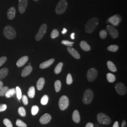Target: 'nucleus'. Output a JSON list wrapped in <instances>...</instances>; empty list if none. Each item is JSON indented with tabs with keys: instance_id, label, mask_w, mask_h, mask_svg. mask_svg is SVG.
Instances as JSON below:
<instances>
[{
	"instance_id": "43",
	"label": "nucleus",
	"mask_w": 127,
	"mask_h": 127,
	"mask_svg": "<svg viewBox=\"0 0 127 127\" xmlns=\"http://www.w3.org/2000/svg\"><path fill=\"white\" fill-rule=\"evenodd\" d=\"M7 108V106L6 104H0V112L5 111Z\"/></svg>"
},
{
	"instance_id": "26",
	"label": "nucleus",
	"mask_w": 127,
	"mask_h": 127,
	"mask_svg": "<svg viewBox=\"0 0 127 127\" xmlns=\"http://www.w3.org/2000/svg\"><path fill=\"white\" fill-rule=\"evenodd\" d=\"M63 66V63L62 62H60L58 64L55 68V73L56 74H59V73H61Z\"/></svg>"
},
{
	"instance_id": "37",
	"label": "nucleus",
	"mask_w": 127,
	"mask_h": 127,
	"mask_svg": "<svg viewBox=\"0 0 127 127\" xmlns=\"http://www.w3.org/2000/svg\"><path fill=\"white\" fill-rule=\"evenodd\" d=\"M3 123L7 127H13L12 123L8 119H4L3 121Z\"/></svg>"
},
{
	"instance_id": "17",
	"label": "nucleus",
	"mask_w": 127,
	"mask_h": 127,
	"mask_svg": "<svg viewBox=\"0 0 127 127\" xmlns=\"http://www.w3.org/2000/svg\"><path fill=\"white\" fill-rule=\"evenodd\" d=\"M32 67L31 65H27L23 69L22 72L21 73V75L23 77H26L29 75L32 72Z\"/></svg>"
},
{
	"instance_id": "4",
	"label": "nucleus",
	"mask_w": 127,
	"mask_h": 127,
	"mask_svg": "<svg viewBox=\"0 0 127 127\" xmlns=\"http://www.w3.org/2000/svg\"><path fill=\"white\" fill-rule=\"evenodd\" d=\"M94 93L91 89H87L84 92L83 94L82 101L84 104H90L93 99Z\"/></svg>"
},
{
	"instance_id": "30",
	"label": "nucleus",
	"mask_w": 127,
	"mask_h": 127,
	"mask_svg": "<svg viewBox=\"0 0 127 127\" xmlns=\"http://www.w3.org/2000/svg\"><path fill=\"white\" fill-rule=\"evenodd\" d=\"M49 101V96L47 95H43L41 100V103L42 105H46L48 104Z\"/></svg>"
},
{
	"instance_id": "36",
	"label": "nucleus",
	"mask_w": 127,
	"mask_h": 127,
	"mask_svg": "<svg viewBox=\"0 0 127 127\" xmlns=\"http://www.w3.org/2000/svg\"><path fill=\"white\" fill-rule=\"evenodd\" d=\"M16 95H17V98L18 100H19L20 99H21V97L22 95L21 89L19 87H17L16 88Z\"/></svg>"
},
{
	"instance_id": "28",
	"label": "nucleus",
	"mask_w": 127,
	"mask_h": 127,
	"mask_svg": "<svg viewBox=\"0 0 127 127\" xmlns=\"http://www.w3.org/2000/svg\"><path fill=\"white\" fill-rule=\"evenodd\" d=\"M55 89L57 92H59L61 90V83L59 80L56 81L54 84Z\"/></svg>"
},
{
	"instance_id": "25",
	"label": "nucleus",
	"mask_w": 127,
	"mask_h": 127,
	"mask_svg": "<svg viewBox=\"0 0 127 127\" xmlns=\"http://www.w3.org/2000/svg\"><path fill=\"white\" fill-rule=\"evenodd\" d=\"M35 88L33 86H31L29 89V90L28 91L27 94L29 97L30 98H33L34 95H35Z\"/></svg>"
},
{
	"instance_id": "45",
	"label": "nucleus",
	"mask_w": 127,
	"mask_h": 127,
	"mask_svg": "<svg viewBox=\"0 0 127 127\" xmlns=\"http://www.w3.org/2000/svg\"><path fill=\"white\" fill-rule=\"evenodd\" d=\"M122 127H127V124H126V121L125 120H124V121H123Z\"/></svg>"
},
{
	"instance_id": "47",
	"label": "nucleus",
	"mask_w": 127,
	"mask_h": 127,
	"mask_svg": "<svg viewBox=\"0 0 127 127\" xmlns=\"http://www.w3.org/2000/svg\"><path fill=\"white\" fill-rule=\"evenodd\" d=\"M113 127H119V123L118 122H115V123H114V125Z\"/></svg>"
},
{
	"instance_id": "7",
	"label": "nucleus",
	"mask_w": 127,
	"mask_h": 127,
	"mask_svg": "<svg viewBox=\"0 0 127 127\" xmlns=\"http://www.w3.org/2000/svg\"><path fill=\"white\" fill-rule=\"evenodd\" d=\"M97 76V71L95 68L90 69L87 72V78L88 80L90 82L94 81Z\"/></svg>"
},
{
	"instance_id": "41",
	"label": "nucleus",
	"mask_w": 127,
	"mask_h": 127,
	"mask_svg": "<svg viewBox=\"0 0 127 127\" xmlns=\"http://www.w3.org/2000/svg\"><path fill=\"white\" fill-rule=\"evenodd\" d=\"M21 98H22V100L23 101L24 104L25 105L28 104V98H27V95H22Z\"/></svg>"
},
{
	"instance_id": "3",
	"label": "nucleus",
	"mask_w": 127,
	"mask_h": 127,
	"mask_svg": "<svg viewBox=\"0 0 127 127\" xmlns=\"http://www.w3.org/2000/svg\"><path fill=\"white\" fill-rule=\"evenodd\" d=\"M68 4L66 0H60L57 5L55 12L58 15H61L63 14L67 8Z\"/></svg>"
},
{
	"instance_id": "40",
	"label": "nucleus",
	"mask_w": 127,
	"mask_h": 127,
	"mask_svg": "<svg viewBox=\"0 0 127 127\" xmlns=\"http://www.w3.org/2000/svg\"><path fill=\"white\" fill-rule=\"evenodd\" d=\"M107 32H106V31L105 30H103L101 31L100 32H99V36H100V37L101 39H105V38L106 37V36H107Z\"/></svg>"
},
{
	"instance_id": "46",
	"label": "nucleus",
	"mask_w": 127,
	"mask_h": 127,
	"mask_svg": "<svg viewBox=\"0 0 127 127\" xmlns=\"http://www.w3.org/2000/svg\"><path fill=\"white\" fill-rule=\"evenodd\" d=\"M67 32V29L66 28H64L63 29V30L62 31V33L63 34H65Z\"/></svg>"
},
{
	"instance_id": "33",
	"label": "nucleus",
	"mask_w": 127,
	"mask_h": 127,
	"mask_svg": "<svg viewBox=\"0 0 127 127\" xmlns=\"http://www.w3.org/2000/svg\"><path fill=\"white\" fill-rule=\"evenodd\" d=\"M9 89L8 87L5 86L2 87L0 89V96H4L6 92Z\"/></svg>"
},
{
	"instance_id": "11",
	"label": "nucleus",
	"mask_w": 127,
	"mask_h": 127,
	"mask_svg": "<svg viewBox=\"0 0 127 127\" xmlns=\"http://www.w3.org/2000/svg\"><path fill=\"white\" fill-rule=\"evenodd\" d=\"M107 31L109 32V34L113 39H116L119 36L118 30L114 27L113 26L108 25L106 27Z\"/></svg>"
},
{
	"instance_id": "50",
	"label": "nucleus",
	"mask_w": 127,
	"mask_h": 127,
	"mask_svg": "<svg viewBox=\"0 0 127 127\" xmlns=\"http://www.w3.org/2000/svg\"><path fill=\"white\" fill-rule=\"evenodd\" d=\"M34 0V1H39V0Z\"/></svg>"
},
{
	"instance_id": "22",
	"label": "nucleus",
	"mask_w": 127,
	"mask_h": 127,
	"mask_svg": "<svg viewBox=\"0 0 127 127\" xmlns=\"http://www.w3.org/2000/svg\"><path fill=\"white\" fill-rule=\"evenodd\" d=\"M15 94H16V89L14 88H12L9 89L6 92L5 96L7 98H9L12 96H13Z\"/></svg>"
},
{
	"instance_id": "34",
	"label": "nucleus",
	"mask_w": 127,
	"mask_h": 127,
	"mask_svg": "<svg viewBox=\"0 0 127 127\" xmlns=\"http://www.w3.org/2000/svg\"><path fill=\"white\" fill-rule=\"evenodd\" d=\"M39 107L37 105H33L31 108V113L32 115H35L39 112Z\"/></svg>"
},
{
	"instance_id": "5",
	"label": "nucleus",
	"mask_w": 127,
	"mask_h": 127,
	"mask_svg": "<svg viewBox=\"0 0 127 127\" xmlns=\"http://www.w3.org/2000/svg\"><path fill=\"white\" fill-rule=\"evenodd\" d=\"M98 122L104 125H109L111 122V120L109 117L103 113H99L97 115Z\"/></svg>"
},
{
	"instance_id": "1",
	"label": "nucleus",
	"mask_w": 127,
	"mask_h": 127,
	"mask_svg": "<svg viewBox=\"0 0 127 127\" xmlns=\"http://www.w3.org/2000/svg\"><path fill=\"white\" fill-rule=\"evenodd\" d=\"M98 19L97 18H93L87 22L85 26V30L87 33H91L94 31L98 24Z\"/></svg>"
},
{
	"instance_id": "12",
	"label": "nucleus",
	"mask_w": 127,
	"mask_h": 127,
	"mask_svg": "<svg viewBox=\"0 0 127 127\" xmlns=\"http://www.w3.org/2000/svg\"><path fill=\"white\" fill-rule=\"evenodd\" d=\"M28 5V0H18V10L20 13H25Z\"/></svg>"
},
{
	"instance_id": "6",
	"label": "nucleus",
	"mask_w": 127,
	"mask_h": 127,
	"mask_svg": "<svg viewBox=\"0 0 127 127\" xmlns=\"http://www.w3.org/2000/svg\"><path fill=\"white\" fill-rule=\"evenodd\" d=\"M69 104V101L68 97L66 95L62 96L59 101V108L62 110L64 111L67 108Z\"/></svg>"
},
{
	"instance_id": "31",
	"label": "nucleus",
	"mask_w": 127,
	"mask_h": 127,
	"mask_svg": "<svg viewBox=\"0 0 127 127\" xmlns=\"http://www.w3.org/2000/svg\"><path fill=\"white\" fill-rule=\"evenodd\" d=\"M18 113L19 114L22 116V117H25L26 115V110L22 106H21L19 107L18 109Z\"/></svg>"
},
{
	"instance_id": "32",
	"label": "nucleus",
	"mask_w": 127,
	"mask_h": 127,
	"mask_svg": "<svg viewBox=\"0 0 127 127\" xmlns=\"http://www.w3.org/2000/svg\"><path fill=\"white\" fill-rule=\"evenodd\" d=\"M119 47L116 45H112L107 47V50L112 52H116L118 50Z\"/></svg>"
},
{
	"instance_id": "24",
	"label": "nucleus",
	"mask_w": 127,
	"mask_h": 127,
	"mask_svg": "<svg viewBox=\"0 0 127 127\" xmlns=\"http://www.w3.org/2000/svg\"><path fill=\"white\" fill-rule=\"evenodd\" d=\"M107 65L109 70H110L111 71L113 72H115L117 71V68L116 67L115 65L112 61H108L107 63Z\"/></svg>"
},
{
	"instance_id": "18",
	"label": "nucleus",
	"mask_w": 127,
	"mask_h": 127,
	"mask_svg": "<svg viewBox=\"0 0 127 127\" xmlns=\"http://www.w3.org/2000/svg\"><path fill=\"white\" fill-rule=\"evenodd\" d=\"M55 59H49L47 61H46L44 62H42V63L40 64V68L41 69H45V68H48L49 66L54 63Z\"/></svg>"
},
{
	"instance_id": "9",
	"label": "nucleus",
	"mask_w": 127,
	"mask_h": 127,
	"mask_svg": "<svg viewBox=\"0 0 127 127\" xmlns=\"http://www.w3.org/2000/svg\"><path fill=\"white\" fill-rule=\"evenodd\" d=\"M116 92L120 95H124L127 93V88L125 85L122 82L118 83L115 86Z\"/></svg>"
},
{
	"instance_id": "42",
	"label": "nucleus",
	"mask_w": 127,
	"mask_h": 127,
	"mask_svg": "<svg viewBox=\"0 0 127 127\" xmlns=\"http://www.w3.org/2000/svg\"><path fill=\"white\" fill-rule=\"evenodd\" d=\"M7 57L5 56L0 58V67L1 66L6 62V61H7Z\"/></svg>"
},
{
	"instance_id": "21",
	"label": "nucleus",
	"mask_w": 127,
	"mask_h": 127,
	"mask_svg": "<svg viewBox=\"0 0 127 127\" xmlns=\"http://www.w3.org/2000/svg\"><path fill=\"white\" fill-rule=\"evenodd\" d=\"M80 45L81 48H82V50L84 51H88L91 50V48L90 46L85 41H82L80 43Z\"/></svg>"
},
{
	"instance_id": "16",
	"label": "nucleus",
	"mask_w": 127,
	"mask_h": 127,
	"mask_svg": "<svg viewBox=\"0 0 127 127\" xmlns=\"http://www.w3.org/2000/svg\"><path fill=\"white\" fill-rule=\"evenodd\" d=\"M28 60V57L27 56H25L21 58L20 59L18 60V61L17 62V65L18 67H20L23 66L24 65H25L27 63Z\"/></svg>"
},
{
	"instance_id": "38",
	"label": "nucleus",
	"mask_w": 127,
	"mask_h": 127,
	"mask_svg": "<svg viewBox=\"0 0 127 127\" xmlns=\"http://www.w3.org/2000/svg\"><path fill=\"white\" fill-rule=\"evenodd\" d=\"M73 82V78L70 73H68L66 77V83L68 85H70Z\"/></svg>"
},
{
	"instance_id": "15",
	"label": "nucleus",
	"mask_w": 127,
	"mask_h": 127,
	"mask_svg": "<svg viewBox=\"0 0 127 127\" xmlns=\"http://www.w3.org/2000/svg\"><path fill=\"white\" fill-rule=\"evenodd\" d=\"M16 9L14 7H11L9 8L7 12V17L9 20H12L15 17Z\"/></svg>"
},
{
	"instance_id": "35",
	"label": "nucleus",
	"mask_w": 127,
	"mask_h": 127,
	"mask_svg": "<svg viewBox=\"0 0 127 127\" xmlns=\"http://www.w3.org/2000/svg\"><path fill=\"white\" fill-rule=\"evenodd\" d=\"M16 124L17 126L19 127H27V124L19 119H18L17 120Z\"/></svg>"
},
{
	"instance_id": "23",
	"label": "nucleus",
	"mask_w": 127,
	"mask_h": 127,
	"mask_svg": "<svg viewBox=\"0 0 127 127\" xmlns=\"http://www.w3.org/2000/svg\"><path fill=\"white\" fill-rule=\"evenodd\" d=\"M9 73L8 69L7 68H4L0 70V80L4 79L5 77H6Z\"/></svg>"
},
{
	"instance_id": "2",
	"label": "nucleus",
	"mask_w": 127,
	"mask_h": 127,
	"mask_svg": "<svg viewBox=\"0 0 127 127\" xmlns=\"http://www.w3.org/2000/svg\"><path fill=\"white\" fill-rule=\"evenodd\" d=\"M3 34L7 39L12 40L16 37V32L13 27L8 25L3 28Z\"/></svg>"
},
{
	"instance_id": "8",
	"label": "nucleus",
	"mask_w": 127,
	"mask_h": 127,
	"mask_svg": "<svg viewBox=\"0 0 127 127\" xmlns=\"http://www.w3.org/2000/svg\"><path fill=\"white\" fill-rule=\"evenodd\" d=\"M47 29V26L45 24H43L41 26L39 31L37 32L35 37V40L37 41H40L41 40V39L44 36L46 32Z\"/></svg>"
},
{
	"instance_id": "20",
	"label": "nucleus",
	"mask_w": 127,
	"mask_h": 127,
	"mask_svg": "<svg viewBox=\"0 0 127 127\" xmlns=\"http://www.w3.org/2000/svg\"><path fill=\"white\" fill-rule=\"evenodd\" d=\"M72 119L74 122L76 123H78L80 122V115L79 111L76 110L73 112V115H72Z\"/></svg>"
},
{
	"instance_id": "48",
	"label": "nucleus",
	"mask_w": 127,
	"mask_h": 127,
	"mask_svg": "<svg viewBox=\"0 0 127 127\" xmlns=\"http://www.w3.org/2000/svg\"><path fill=\"white\" fill-rule=\"evenodd\" d=\"M71 38L73 40H74L75 39V33L74 32H73L71 34Z\"/></svg>"
},
{
	"instance_id": "49",
	"label": "nucleus",
	"mask_w": 127,
	"mask_h": 127,
	"mask_svg": "<svg viewBox=\"0 0 127 127\" xmlns=\"http://www.w3.org/2000/svg\"><path fill=\"white\" fill-rule=\"evenodd\" d=\"M3 87V82H1L0 80V89L2 87Z\"/></svg>"
},
{
	"instance_id": "13",
	"label": "nucleus",
	"mask_w": 127,
	"mask_h": 127,
	"mask_svg": "<svg viewBox=\"0 0 127 127\" xmlns=\"http://www.w3.org/2000/svg\"><path fill=\"white\" fill-rule=\"evenodd\" d=\"M68 52L73 57L76 59H80L81 56L77 50L71 47H68L67 49Z\"/></svg>"
},
{
	"instance_id": "29",
	"label": "nucleus",
	"mask_w": 127,
	"mask_h": 127,
	"mask_svg": "<svg viewBox=\"0 0 127 127\" xmlns=\"http://www.w3.org/2000/svg\"><path fill=\"white\" fill-rule=\"evenodd\" d=\"M59 31L57 29H55L54 30H53L51 32V34H50V37L52 39H54L59 36Z\"/></svg>"
},
{
	"instance_id": "14",
	"label": "nucleus",
	"mask_w": 127,
	"mask_h": 127,
	"mask_svg": "<svg viewBox=\"0 0 127 127\" xmlns=\"http://www.w3.org/2000/svg\"><path fill=\"white\" fill-rule=\"evenodd\" d=\"M51 120V117L50 114H44L40 119V122L42 124H46L49 123Z\"/></svg>"
},
{
	"instance_id": "44",
	"label": "nucleus",
	"mask_w": 127,
	"mask_h": 127,
	"mask_svg": "<svg viewBox=\"0 0 127 127\" xmlns=\"http://www.w3.org/2000/svg\"><path fill=\"white\" fill-rule=\"evenodd\" d=\"M85 127H94V125L93 123H88Z\"/></svg>"
},
{
	"instance_id": "19",
	"label": "nucleus",
	"mask_w": 127,
	"mask_h": 127,
	"mask_svg": "<svg viewBox=\"0 0 127 127\" xmlns=\"http://www.w3.org/2000/svg\"><path fill=\"white\" fill-rule=\"evenodd\" d=\"M45 84V79L41 77L40 78L37 82V89L38 91H41L43 88Z\"/></svg>"
},
{
	"instance_id": "39",
	"label": "nucleus",
	"mask_w": 127,
	"mask_h": 127,
	"mask_svg": "<svg viewBox=\"0 0 127 127\" xmlns=\"http://www.w3.org/2000/svg\"><path fill=\"white\" fill-rule=\"evenodd\" d=\"M61 43L67 46L68 47H72L73 46V45L74 43L73 42L70 41H68V40H63L62 41Z\"/></svg>"
},
{
	"instance_id": "27",
	"label": "nucleus",
	"mask_w": 127,
	"mask_h": 127,
	"mask_svg": "<svg viewBox=\"0 0 127 127\" xmlns=\"http://www.w3.org/2000/svg\"><path fill=\"white\" fill-rule=\"evenodd\" d=\"M106 77H107V81L111 83L114 82L116 80V77L115 76V75L111 73H108L106 75Z\"/></svg>"
},
{
	"instance_id": "10",
	"label": "nucleus",
	"mask_w": 127,
	"mask_h": 127,
	"mask_svg": "<svg viewBox=\"0 0 127 127\" xmlns=\"http://www.w3.org/2000/svg\"><path fill=\"white\" fill-rule=\"evenodd\" d=\"M122 17L119 15H115L108 18L107 22L111 23L113 26H118L122 21Z\"/></svg>"
}]
</instances>
